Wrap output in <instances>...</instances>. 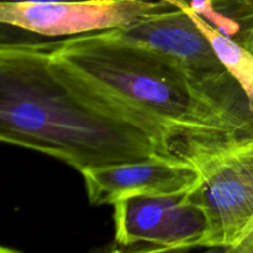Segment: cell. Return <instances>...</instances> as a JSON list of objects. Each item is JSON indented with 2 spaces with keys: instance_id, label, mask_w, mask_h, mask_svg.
<instances>
[{
  "instance_id": "obj_1",
  "label": "cell",
  "mask_w": 253,
  "mask_h": 253,
  "mask_svg": "<svg viewBox=\"0 0 253 253\" xmlns=\"http://www.w3.org/2000/svg\"><path fill=\"white\" fill-rule=\"evenodd\" d=\"M49 71L77 98L185 157L253 136V105L230 72L199 78L109 30L43 42Z\"/></svg>"
},
{
  "instance_id": "obj_2",
  "label": "cell",
  "mask_w": 253,
  "mask_h": 253,
  "mask_svg": "<svg viewBox=\"0 0 253 253\" xmlns=\"http://www.w3.org/2000/svg\"><path fill=\"white\" fill-rule=\"evenodd\" d=\"M0 140L56 158L79 173L160 152L142 130L77 98L49 71L42 42L0 44Z\"/></svg>"
},
{
  "instance_id": "obj_3",
  "label": "cell",
  "mask_w": 253,
  "mask_h": 253,
  "mask_svg": "<svg viewBox=\"0 0 253 253\" xmlns=\"http://www.w3.org/2000/svg\"><path fill=\"white\" fill-rule=\"evenodd\" d=\"M113 207L110 251L166 252L205 247L207 216L188 192L127 198Z\"/></svg>"
},
{
  "instance_id": "obj_4",
  "label": "cell",
  "mask_w": 253,
  "mask_h": 253,
  "mask_svg": "<svg viewBox=\"0 0 253 253\" xmlns=\"http://www.w3.org/2000/svg\"><path fill=\"white\" fill-rule=\"evenodd\" d=\"M162 0H77L62 2L0 1V21L46 37L76 36L130 26L174 9Z\"/></svg>"
},
{
  "instance_id": "obj_5",
  "label": "cell",
  "mask_w": 253,
  "mask_h": 253,
  "mask_svg": "<svg viewBox=\"0 0 253 253\" xmlns=\"http://www.w3.org/2000/svg\"><path fill=\"white\" fill-rule=\"evenodd\" d=\"M200 182L188 192L208 221L205 249H231L253 220V172L239 160L211 156L192 163Z\"/></svg>"
},
{
  "instance_id": "obj_6",
  "label": "cell",
  "mask_w": 253,
  "mask_h": 253,
  "mask_svg": "<svg viewBox=\"0 0 253 253\" xmlns=\"http://www.w3.org/2000/svg\"><path fill=\"white\" fill-rule=\"evenodd\" d=\"M81 174L93 205H114L145 195L183 194L202 178L188 161L160 152L142 160L88 168Z\"/></svg>"
},
{
  "instance_id": "obj_7",
  "label": "cell",
  "mask_w": 253,
  "mask_h": 253,
  "mask_svg": "<svg viewBox=\"0 0 253 253\" xmlns=\"http://www.w3.org/2000/svg\"><path fill=\"white\" fill-rule=\"evenodd\" d=\"M109 31L120 39L163 54L199 78H212L229 72L210 40L183 7L175 6L130 26Z\"/></svg>"
},
{
  "instance_id": "obj_8",
  "label": "cell",
  "mask_w": 253,
  "mask_h": 253,
  "mask_svg": "<svg viewBox=\"0 0 253 253\" xmlns=\"http://www.w3.org/2000/svg\"><path fill=\"white\" fill-rule=\"evenodd\" d=\"M185 7L253 52V0H162Z\"/></svg>"
},
{
  "instance_id": "obj_9",
  "label": "cell",
  "mask_w": 253,
  "mask_h": 253,
  "mask_svg": "<svg viewBox=\"0 0 253 253\" xmlns=\"http://www.w3.org/2000/svg\"><path fill=\"white\" fill-rule=\"evenodd\" d=\"M185 10L189 12L192 19L204 32L205 36L210 40L219 58L221 59L227 71L234 76L237 83L241 85L253 105V52L215 30L211 25L208 24L193 11Z\"/></svg>"
},
{
  "instance_id": "obj_10",
  "label": "cell",
  "mask_w": 253,
  "mask_h": 253,
  "mask_svg": "<svg viewBox=\"0 0 253 253\" xmlns=\"http://www.w3.org/2000/svg\"><path fill=\"white\" fill-rule=\"evenodd\" d=\"M211 156L234 157L253 172V136L226 143V145L221 146V147L216 148V150L211 151V152H208L205 155L193 158L192 161H189V163H193L194 161L200 160V158L211 157Z\"/></svg>"
},
{
  "instance_id": "obj_11",
  "label": "cell",
  "mask_w": 253,
  "mask_h": 253,
  "mask_svg": "<svg viewBox=\"0 0 253 253\" xmlns=\"http://www.w3.org/2000/svg\"><path fill=\"white\" fill-rule=\"evenodd\" d=\"M227 252L253 253V220L245 230L244 234L240 236V239L235 242L234 246L227 250Z\"/></svg>"
},
{
  "instance_id": "obj_12",
  "label": "cell",
  "mask_w": 253,
  "mask_h": 253,
  "mask_svg": "<svg viewBox=\"0 0 253 253\" xmlns=\"http://www.w3.org/2000/svg\"><path fill=\"white\" fill-rule=\"evenodd\" d=\"M9 2H62V1H77V0H1Z\"/></svg>"
}]
</instances>
